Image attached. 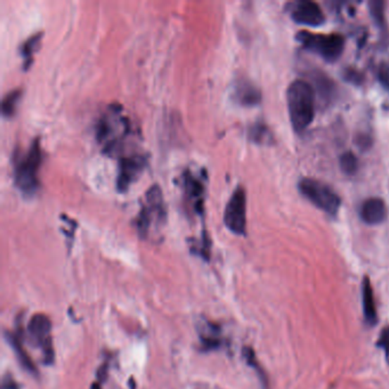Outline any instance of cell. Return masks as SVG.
<instances>
[{
	"mask_svg": "<svg viewBox=\"0 0 389 389\" xmlns=\"http://www.w3.org/2000/svg\"><path fill=\"white\" fill-rule=\"evenodd\" d=\"M132 132L130 121L122 113L120 104H111L96 125V139L103 152L110 155L122 150L124 143Z\"/></svg>",
	"mask_w": 389,
	"mask_h": 389,
	"instance_id": "1",
	"label": "cell"
},
{
	"mask_svg": "<svg viewBox=\"0 0 389 389\" xmlns=\"http://www.w3.org/2000/svg\"><path fill=\"white\" fill-rule=\"evenodd\" d=\"M288 113L293 130L302 134L313 124L315 118V89L302 79L290 84L287 91Z\"/></svg>",
	"mask_w": 389,
	"mask_h": 389,
	"instance_id": "2",
	"label": "cell"
},
{
	"mask_svg": "<svg viewBox=\"0 0 389 389\" xmlns=\"http://www.w3.org/2000/svg\"><path fill=\"white\" fill-rule=\"evenodd\" d=\"M43 163L40 139L31 143L27 151H18L14 157V181L18 190L27 198L39 191V170Z\"/></svg>",
	"mask_w": 389,
	"mask_h": 389,
	"instance_id": "3",
	"label": "cell"
},
{
	"mask_svg": "<svg viewBox=\"0 0 389 389\" xmlns=\"http://www.w3.org/2000/svg\"><path fill=\"white\" fill-rule=\"evenodd\" d=\"M167 209L162 190L159 185H152L146 193L141 212L135 218L136 231L142 238H148L152 232H159L166 225Z\"/></svg>",
	"mask_w": 389,
	"mask_h": 389,
	"instance_id": "4",
	"label": "cell"
},
{
	"mask_svg": "<svg viewBox=\"0 0 389 389\" xmlns=\"http://www.w3.org/2000/svg\"><path fill=\"white\" fill-rule=\"evenodd\" d=\"M296 39L307 51L315 53L326 62H336L344 53L345 38L338 34H312L310 31H300Z\"/></svg>",
	"mask_w": 389,
	"mask_h": 389,
	"instance_id": "5",
	"label": "cell"
},
{
	"mask_svg": "<svg viewBox=\"0 0 389 389\" xmlns=\"http://www.w3.org/2000/svg\"><path fill=\"white\" fill-rule=\"evenodd\" d=\"M299 192L311 201L315 207L330 216L338 214L341 207V199L335 191L326 183L314 179L302 178L298 184Z\"/></svg>",
	"mask_w": 389,
	"mask_h": 389,
	"instance_id": "6",
	"label": "cell"
},
{
	"mask_svg": "<svg viewBox=\"0 0 389 389\" xmlns=\"http://www.w3.org/2000/svg\"><path fill=\"white\" fill-rule=\"evenodd\" d=\"M51 322L44 314H36L31 317L27 324V338L32 346L42 350L43 362L53 364L55 359L53 338H51Z\"/></svg>",
	"mask_w": 389,
	"mask_h": 389,
	"instance_id": "7",
	"label": "cell"
},
{
	"mask_svg": "<svg viewBox=\"0 0 389 389\" xmlns=\"http://www.w3.org/2000/svg\"><path fill=\"white\" fill-rule=\"evenodd\" d=\"M224 223L236 236H245L247 231V196L245 189L236 187L224 212Z\"/></svg>",
	"mask_w": 389,
	"mask_h": 389,
	"instance_id": "8",
	"label": "cell"
},
{
	"mask_svg": "<svg viewBox=\"0 0 389 389\" xmlns=\"http://www.w3.org/2000/svg\"><path fill=\"white\" fill-rule=\"evenodd\" d=\"M205 174L196 175L191 170H185L181 175V186L184 191V200L187 207L194 215L203 214V205H205Z\"/></svg>",
	"mask_w": 389,
	"mask_h": 389,
	"instance_id": "9",
	"label": "cell"
},
{
	"mask_svg": "<svg viewBox=\"0 0 389 389\" xmlns=\"http://www.w3.org/2000/svg\"><path fill=\"white\" fill-rule=\"evenodd\" d=\"M148 167V157L145 154L134 153L120 157L119 159L118 178H117V187L121 193L134 184L144 172Z\"/></svg>",
	"mask_w": 389,
	"mask_h": 389,
	"instance_id": "10",
	"label": "cell"
},
{
	"mask_svg": "<svg viewBox=\"0 0 389 389\" xmlns=\"http://www.w3.org/2000/svg\"><path fill=\"white\" fill-rule=\"evenodd\" d=\"M290 16L297 25L317 27L326 23V16L320 5L310 0H300L290 5Z\"/></svg>",
	"mask_w": 389,
	"mask_h": 389,
	"instance_id": "11",
	"label": "cell"
},
{
	"mask_svg": "<svg viewBox=\"0 0 389 389\" xmlns=\"http://www.w3.org/2000/svg\"><path fill=\"white\" fill-rule=\"evenodd\" d=\"M387 205L381 198H370L365 200L361 207L359 216L361 219L368 225H378L385 222L387 218Z\"/></svg>",
	"mask_w": 389,
	"mask_h": 389,
	"instance_id": "12",
	"label": "cell"
},
{
	"mask_svg": "<svg viewBox=\"0 0 389 389\" xmlns=\"http://www.w3.org/2000/svg\"><path fill=\"white\" fill-rule=\"evenodd\" d=\"M233 98L243 106H255L262 101V93L253 82L238 80L233 88Z\"/></svg>",
	"mask_w": 389,
	"mask_h": 389,
	"instance_id": "13",
	"label": "cell"
},
{
	"mask_svg": "<svg viewBox=\"0 0 389 389\" xmlns=\"http://www.w3.org/2000/svg\"><path fill=\"white\" fill-rule=\"evenodd\" d=\"M362 300L365 321L370 326H374L378 321L377 308H376V302H374L371 281L368 276H365L362 282Z\"/></svg>",
	"mask_w": 389,
	"mask_h": 389,
	"instance_id": "14",
	"label": "cell"
},
{
	"mask_svg": "<svg viewBox=\"0 0 389 389\" xmlns=\"http://www.w3.org/2000/svg\"><path fill=\"white\" fill-rule=\"evenodd\" d=\"M6 340L8 343L9 346L12 347V350H14L16 357H18L20 364L25 368V371L30 372L32 374H37L36 365L32 362V359H30V356L27 355L23 345H22L21 338L18 335L14 333H9L6 332Z\"/></svg>",
	"mask_w": 389,
	"mask_h": 389,
	"instance_id": "15",
	"label": "cell"
},
{
	"mask_svg": "<svg viewBox=\"0 0 389 389\" xmlns=\"http://www.w3.org/2000/svg\"><path fill=\"white\" fill-rule=\"evenodd\" d=\"M43 36V32L32 34L20 47V54H21L22 58H23V69H25V71L30 69L31 64L34 62V54H36L38 49H40V45H42Z\"/></svg>",
	"mask_w": 389,
	"mask_h": 389,
	"instance_id": "16",
	"label": "cell"
},
{
	"mask_svg": "<svg viewBox=\"0 0 389 389\" xmlns=\"http://www.w3.org/2000/svg\"><path fill=\"white\" fill-rule=\"evenodd\" d=\"M248 137L251 142L258 145H269L273 142V134L265 124L256 122L248 130Z\"/></svg>",
	"mask_w": 389,
	"mask_h": 389,
	"instance_id": "17",
	"label": "cell"
},
{
	"mask_svg": "<svg viewBox=\"0 0 389 389\" xmlns=\"http://www.w3.org/2000/svg\"><path fill=\"white\" fill-rule=\"evenodd\" d=\"M21 97V89H14L5 95L1 103V112L5 118H12L13 115H15Z\"/></svg>",
	"mask_w": 389,
	"mask_h": 389,
	"instance_id": "18",
	"label": "cell"
},
{
	"mask_svg": "<svg viewBox=\"0 0 389 389\" xmlns=\"http://www.w3.org/2000/svg\"><path fill=\"white\" fill-rule=\"evenodd\" d=\"M385 5L386 4L381 0H372L369 3V8H370V14L374 18V23L381 30L386 29V18H385Z\"/></svg>",
	"mask_w": 389,
	"mask_h": 389,
	"instance_id": "19",
	"label": "cell"
},
{
	"mask_svg": "<svg viewBox=\"0 0 389 389\" xmlns=\"http://www.w3.org/2000/svg\"><path fill=\"white\" fill-rule=\"evenodd\" d=\"M339 165L346 175H355L359 170V159L353 152L347 151L339 158Z\"/></svg>",
	"mask_w": 389,
	"mask_h": 389,
	"instance_id": "20",
	"label": "cell"
},
{
	"mask_svg": "<svg viewBox=\"0 0 389 389\" xmlns=\"http://www.w3.org/2000/svg\"><path fill=\"white\" fill-rule=\"evenodd\" d=\"M314 82H317V91L320 93L323 98H329V97L333 95L335 85H333V82L329 78L320 75V76L314 79Z\"/></svg>",
	"mask_w": 389,
	"mask_h": 389,
	"instance_id": "21",
	"label": "cell"
},
{
	"mask_svg": "<svg viewBox=\"0 0 389 389\" xmlns=\"http://www.w3.org/2000/svg\"><path fill=\"white\" fill-rule=\"evenodd\" d=\"M191 250L196 253V254L200 255L205 260H209V257H210V240H209L205 231L203 232V238H201V241H200L198 247H194L193 245V247L191 248Z\"/></svg>",
	"mask_w": 389,
	"mask_h": 389,
	"instance_id": "22",
	"label": "cell"
},
{
	"mask_svg": "<svg viewBox=\"0 0 389 389\" xmlns=\"http://www.w3.org/2000/svg\"><path fill=\"white\" fill-rule=\"evenodd\" d=\"M378 80L385 89L389 93V58L379 64L377 71Z\"/></svg>",
	"mask_w": 389,
	"mask_h": 389,
	"instance_id": "23",
	"label": "cell"
},
{
	"mask_svg": "<svg viewBox=\"0 0 389 389\" xmlns=\"http://www.w3.org/2000/svg\"><path fill=\"white\" fill-rule=\"evenodd\" d=\"M344 78L346 82L354 85H361L363 82V75L353 68H348L344 71Z\"/></svg>",
	"mask_w": 389,
	"mask_h": 389,
	"instance_id": "24",
	"label": "cell"
},
{
	"mask_svg": "<svg viewBox=\"0 0 389 389\" xmlns=\"http://www.w3.org/2000/svg\"><path fill=\"white\" fill-rule=\"evenodd\" d=\"M378 347L383 348L386 352L387 357H389V326L381 331V337L378 339Z\"/></svg>",
	"mask_w": 389,
	"mask_h": 389,
	"instance_id": "25",
	"label": "cell"
},
{
	"mask_svg": "<svg viewBox=\"0 0 389 389\" xmlns=\"http://www.w3.org/2000/svg\"><path fill=\"white\" fill-rule=\"evenodd\" d=\"M3 389H20L16 381L11 376L4 378Z\"/></svg>",
	"mask_w": 389,
	"mask_h": 389,
	"instance_id": "26",
	"label": "cell"
},
{
	"mask_svg": "<svg viewBox=\"0 0 389 389\" xmlns=\"http://www.w3.org/2000/svg\"><path fill=\"white\" fill-rule=\"evenodd\" d=\"M108 377V364H103L102 368H100V371H98V379L100 381H104Z\"/></svg>",
	"mask_w": 389,
	"mask_h": 389,
	"instance_id": "27",
	"label": "cell"
},
{
	"mask_svg": "<svg viewBox=\"0 0 389 389\" xmlns=\"http://www.w3.org/2000/svg\"><path fill=\"white\" fill-rule=\"evenodd\" d=\"M91 389H102V388H101L100 383H94L93 385H91Z\"/></svg>",
	"mask_w": 389,
	"mask_h": 389,
	"instance_id": "28",
	"label": "cell"
},
{
	"mask_svg": "<svg viewBox=\"0 0 389 389\" xmlns=\"http://www.w3.org/2000/svg\"><path fill=\"white\" fill-rule=\"evenodd\" d=\"M129 386L132 389L136 388L135 381H133V378H132V379H130L129 381Z\"/></svg>",
	"mask_w": 389,
	"mask_h": 389,
	"instance_id": "29",
	"label": "cell"
}]
</instances>
